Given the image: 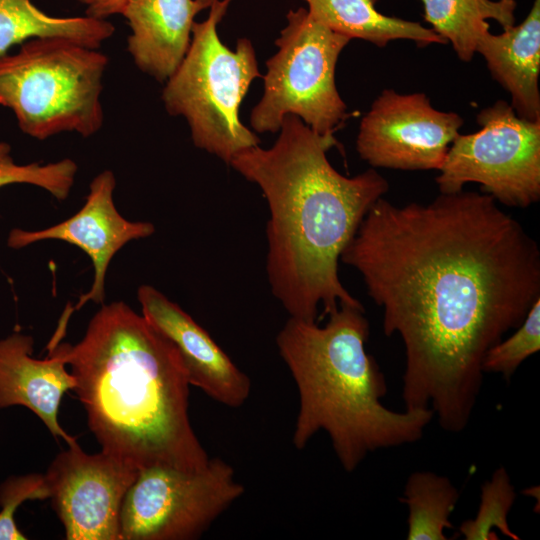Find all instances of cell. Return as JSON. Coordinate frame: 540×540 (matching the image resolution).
Masks as SVG:
<instances>
[{"label":"cell","mask_w":540,"mask_h":540,"mask_svg":"<svg viewBox=\"0 0 540 540\" xmlns=\"http://www.w3.org/2000/svg\"><path fill=\"white\" fill-rule=\"evenodd\" d=\"M340 260L382 308L385 335L402 339L405 409H431L443 430L462 432L486 352L540 298L536 240L489 194L404 206L381 197Z\"/></svg>","instance_id":"6da1fadb"},{"label":"cell","mask_w":540,"mask_h":540,"mask_svg":"<svg viewBox=\"0 0 540 540\" xmlns=\"http://www.w3.org/2000/svg\"><path fill=\"white\" fill-rule=\"evenodd\" d=\"M334 135L316 133L286 115L269 149L235 155L231 165L257 184L269 208L266 270L273 295L290 317L317 322L346 304L363 308L338 275L340 256L372 205L389 188L374 169L354 177L336 171L326 152Z\"/></svg>","instance_id":"7a4b0ae2"},{"label":"cell","mask_w":540,"mask_h":540,"mask_svg":"<svg viewBox=\"0 0 540 540\" xmlns=\"http://www.w3.org/2000/svg\"><path fill=\"white\" fill-rule=\"evenodd\" d=\"M101 450L138 470H199L210 458L189 419V381L169 339L122 301L102 304L83 338L58 343Z\"/></svg>","instance_id":"3957f363"},{"label":"cell","mask_w":540,"mask_h":540,"mask_svg":"<svg viewBox=\"0 0 540 540\" xmlns=\"http://www.w3.org/2000/svg\"><path fill=\"white\" fill-rule=\"evenodd\" d=\"M327 317L324 326L290 317L276 337L299 394L292 442L301 450L325 431L343 469L353 472L371 452L420 440L434 413L382 404L387 384L365 348L364 308L341 304Z\"/></svg>","instance_id":"277c9868"},{"label":"cell","mask_w":540,"mask_h":540,"mask_svg":"<svg viewBox=\"0 0 540 540\" xmlns=\"http://www.w3.org/2000/svg\"><path fill=\"white\" fill-rule=\"evenodd\" d=\"M108 57L64 37L33 38L0 56V105L26 135L46 140L97 133L104 121L101 93Z\"/></svg>","instance_id":"5b68a950"},{"label":"cell","mask_w":540,"mask_h":540,"mask_svg":"<svg viewBox=\"0 0 540 540\" xmlns=\"http://www.w3.org/2000/svg\"><path fill=\"white\" fill-rule=\"evenodd\" d=\"M231 1L214 0L207 19L193 23L187 53L162 93L166 111L186 119L194 145L227 164L260 143L239 118L251 82L261 77L254 47L240 38L230 50L217 33Z\"/></svg>","instance_id":"8992f818"},{"label":"cell","mask_w":540,"mask_h":540,"mask_svg":"<svg viewBox=\"0 0 540 540\" xmlns=\"http://www.w3.org/2000/svg\"><path fill=\"white\" fill-rule=\"evenodd\" d=\"M350 40L303 7L290 10L275 41L278 51L266 62L264 93L251 111V127L258 133H275L286 115H295L316 133L333 135L348 116L336 88L335 69Z\"/></svg>","instance_id":"52a82bcc"},{"label":"cell","mask_w":540,"mask_h":540,"mask_svg":"<svg viewBox=\"0 0 540 540\" xmlns=\"http://www.w3.org/2000/svg\"><path fill=\"white\" fill-rule=\"evenodd\" d=\"M481 129L458 134L435 178L440 193L478 183L486 194L510 207L527 208L540 199V121L520 118L498 100L480 111Z\"/></svg>","instance_id":"ba28073f"},{"label":"cell","mask_w":540,"mask_h":540,"mask_svg":"<svg viewBox=\"0 0 540 540\" xmlns=\"http://www.w3.org/2000/svg\"><path fill=\"white\" fill-rule=\"evenodd\" d=\"M244 491L233 467L220 458L193 471L140 469L122 503L119 539H197Z\"/></svg>","instance_id":"9c48e42d"},{"label":"cell","mask_w":540,"mask_h":540,"mask_svg":"<svg viewBox=\"0 0 540 540\" xmlns=\"http://www.w3.org/2000/svg\"><path fill=\"white\" fill-rule=\"evenodd\" d=\"M462 125L459 114L436 110L424 93L385 89L361 120L356 149L372 167L439 170Z\"/></svg>","instance_id":"30bf717a"},{"label":"cell","mask_w":540,"mask_h":540,"mask_svg":"<svg viewBox=\"0 0 540 540\" xmlns=\"http://www.w3.org/2000/svg\"><path fill=\"white\" fill-rule=\"evenodd\" d=\"M138 472L102 450L88 454L78 443L59 453L44 477L65 538L120 540L122 503Z\"/></svg>","instance_id":"8fae6325"},{"label":"cell","mask_w":540,"mask_h":540,"mask_svg":"<svg viewBox=\"0 0 540 540\" xmlns=\"http://www.w3.org/2000/svg\"><path fill=\"white\" fill-rule=\"evenodd\" d=\"M115 187L114 173L104 170L93 178L84 205L70 218L41 230L14 228L9 232L7 245L12 249L60 240L80 248L91 260L94 270L91 288L79 297L75 306L68 305L49 341L52 346L61 342L73 312L89 301L104 303L106 273L116 253L128 242L147 238L155 232L152 223L129 221L118 212L113 200Z\"/></svg>","instance_id":"7c38bea8"},{"label":"cell","mask_w":540,"mask_h":540,"mask_svg":"<svg viewBox=\"0 0 540 540\" xmlns=\"http://www.w3.org/2000/svg\"><path fill=\"white\" fill-rule=\"evenodd\" d=\"M137 298L144 318L177 349L190 385L231 408L247 401L249 377L188 313L151 285H141Z\"/></svg>","instance_id":"4fadbf2b"},{"label":"cell","mask_w":540,"mask_h":540,"mask_svg":"<svg viewBox=\"0 0 540 540\" xmlns=\"http://www.w3.org/2000/svg\"><path fill=\"white\" fill-rule=\"evenodd\" d=\"M33 345V337L20 331L0 339V409L28 408L55 438L75 445L76 438L58 421L62 397L73 390L75 379L57 353L48 352L45 359L33 358Z\"/></svg>","instance_id":"5bb4252c"},{"label":"cell","mask_w":540,"mask_h":540,"mask_svg":"<svg viewBox=\"0 0 540 540\" xmlns=\"http://www.w3.org/2000/svg\"><path fill=\"white\" fill-rule=\"evenodd\" d=\"M214 0H128L121 12L131 33L127 50L142 72L167 81L189 48L195 16Z\"/></svg>","instance_id":"9a60e30c"},{"label":"cell","mask_w":540,"mask_h":540,"mask_svg":"<svg viewBox=\"0 0 540 540\" xmlns=\"http://www.w3.org/2000/svg\"><path fill=\"white\" fill-rule=\"evenodd\" d=\"M492 77L511 96L515 113L531 122L540 121V0L519 25L501 34L486 32L477 42Z\"/></svg>","instance_id":"2e32d148"},{"label":"cell","mask_w":540,"mask_h":540,"mask_svg":"<svg viewBox=\"0 0 540 540\" xmlns=\"http://www.w3.org/2000/svg\"><path fill=\"white\" fill-rule=\"evenodd\" d=\"M308 12L331 30L350 39L358 38L385 47L404 39L418 46L447 44L431 28L419 22L387 16L376 8L377 0H304Z\"/></svg>","instance_id":"e0dca14e"},{"label":"cell","mask_w":540,"mask_h":540,"mask_svg":"<svg viewBox=\"0 0 540 540\" xmlns=\"http://www.w3.org/2000/svg\"><path fill=\"white\" fill-rule=\"evenodd\" d=\"M115 32L107 19L54 17L31 0H0V56L16 44L33 38L64 37L98 49Z\"/></svg>","instance_id":"ac0fdd59"},{"label":"cell","mask_w":540,"mask_h":540,"mask_svg":"<svg viewBox=\"0 0 540 540\" xmlns=\"http://www.w3.org/2000/svg\"><path fill=\"white\" fill-rule=\"evenodd\" d=\"M424 20L451 43L460 60L469 62L478 40L489 31L488 19L503 28L515 25V0H421Z\"/></svg>","instance_id":"d6986e66"},{"label":"cell","mask_w":540,"mask_h":540,"mask_svg":"<svg viewBox=\"0 0 540 540\" xmlns=\"http://www.w3.org/2000/svg\"><path fill=\"white\" fill-rule=\"evenodd\" d=\"M459 492L449 478L431 471H416L408 477L400 501L408 508V540H446L445 529L453 527L450 516Z\"/></svg>","instance_id":"ffe728a7"},{"label":"cell","mask_w":540,"mask_h":540,"mask_svg":"<svg viewBox=\"0 0 540 540\" xmlns=\"http://www.w3.org/2000/svg\"><path fill=\"white\" fill-rule=\"evenodd\" d=\"M516 492L505 467H498L481 487L476 516L462 522L460 534L466 540H496L495 530L519 540L508 524V515L515 502Z\"/></svg>","instance_id":"44dd1931"},{"label":"cell","mask_w":540,"mask_h":540,"mask_svg":"<svg viewBox=\"0 0 540 540\" xmlns=\"http://www.w3.org/2000/svg\"><path fill=\"white\" fill-rule=\"evenodd\" d=\"M540 349V298L531 306L513 334L502 338L486 352L484 373H498L509 380L518 367Z\"/></svg>","instance_id":"7402d4cb"},{"label":"cell","mask_w":540,"mask_h":540,"mask_svg":"<svg viewBox=\"0 0 540 540\" xmlns=\"http://www.w3.org/2000/svg\"><path fill=\"white\" fill-rule=\"evenodd\" d=\"M78 166L70 158L41 165L15 164L14 161L0 164V188L10 184H30L49 192L59 201L68 198Z\"/></svg>","instance_id":"603a6c76"},{"label":"cell","mask_w":540,"mask_h":540,"mask_svg":"<svg viewBox=\"0 0 540 540\" xmlns=\"http://www.w3.org/2000/svg\"><path fill=\"white\" fill-rule=\"evenodd\" d=\"M49 498L44 474L11 476L0 484V540H25L15 523V512L27 500Z\"/></svg>","instance_id":"cb8c5ba5"},{"label":"cell","mask_w":540,"mask_h":540,"mask_svg":"<svg viewBox=\"0 0 540 540\" xmlns=\"http://www.w3.org/2000/svg\"><path fill=\"white\" fill-rule=\"evenodd\" d=\"M85 5V14L96 19H107L108 17L121 14L128 0H77Z\"/></svg>","instance_id":"d4e9b609"},{"label":"cell","mask_w":540,"mask_h":540,"mask_svg":"<svg viewBox=\"0 0 540 540\" xmlns=\"http://www.w3.org/2000/svg\"><path fill=\"white\" fill-rule=\"evenodd\" d=\"M10 161H13L11 156V146L6 142L0 141V164Z\"/></svg>","instance_id":"484cf974"}]
</instances>
